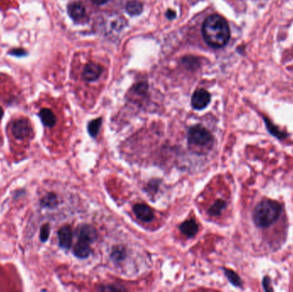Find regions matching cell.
Instances as JSON below:
<instances>
[{"label": "cell", "mask_w": 293, "mask_h": 292, "mask_svg": "<svg viewBox=\"0 0 293 292\" xmlns=\"http://www.w3.org/2000/svg\"><path fill=\"white\" fill-rule=\"evenodd\" d=\"M49 232H50L49 225H44V226L42 227V233H41V238H42V241H46V239L48 238Z\"/></svg>", "instance_id": "cell-20"}, {"label": "cell", "mask_w": 293, "mask_h": 292, "mask_svg": "<svg viewBox=\"0 0 293 292\" xmlns=\"http://www.w3.org/2000/svg\"><path fill=\"white\" fill-rule=\"evenodd\" d=\"M223 270H224L225 275H226V278L228 279L229 281L232 284V286L238 287V288L243 287V281H242L241 278L234 271L228 269V268H223Z\"/></svg>", "instance_id": "cell-16"}, {"label": "cell", "mask_w": 293, "mask_h": 292, "mask_svg": "<svg viewBox=\"0 0 293 292\" xmlns=\"http://www.w3.org/2000/svg\"><path fill=\"white\" fill-rule=\"evenodd\" d=\"M39 115L41 117L43 125L45 127L52 128L56 125L57 119H56L54 113H52V111L48 109V108H43V109L41 110Z\"/></svg>", "instance_id": "cell-13"}, {"label": "cell", "mask_w": 293, "mask_h": 292, "mask_svg": "<svg viewBox=\"0 0 293 292\" xmlns=\"http://www.w3.org/2000/svg\"><path fill=\"white\" fill-rule=\"evenodd\" d=\"M92 1H93V3H95V4H99V5H100V4H103V3H107L108 0H92Z\"/></svg>", "instance_id": "cell-23"}, {"label": "cell", "mask_w": 293, "mask_h": 292, "mask_svg": "<svg viewBox=\"0 0 293 292\" xmlns=\"http://www.w3.org/2000/svg\"><path fill=\"white\" fill-rule=\"evenodd\" d=\"M143 10V5L136 0H130L126 4V11L130 16H138Z\"/></svg>", "instance_id": "cell-15"}, {"label": "cell", "mask_w": 293, "mask_h": 292, "mask_svg": "<svg viewBox=\"0 0 293 292\" xmlns=\"http://www.w3.org/2000/svg\"><path fill=\"white\" fill-rule=\"evenodd\" d=\"M102 125V119H96L91 121L88 125H87V131L89 133V135L92 137H96L99 132H100V128Z\"/></svg>", "instance_id": "cell-18"}, {"label": "cell", "mask_w": 293, "mask_h": 292, "mask_svg": "<svg viewBox=\"0 0 293 292\" xmlns=\"http://www.w3.org/2000/svg\"><path fill=\"white\" fill-rule=\"evenodd\" d=\"M179 229H180L181 232L188 238L195 237L199 230L197 222L195 221L194 219L184 221L183 224H181Z\"/></svg>", "instance_id": "cell-11"}, {"label": "cell", "mask_w": 293, "mask_h": 292, "mask_svg": "<svg viewBox=\"0 0 293 292\" xmlns=\"http://www.w3.org/2000/svg\"><path fill=\"white\" fill-rule=\"evenodd\" d=\"M226 203L223 200H217L211 208L209 209V213L211 216H219L221 214L223 210L226 209Z\"/></svg>", "instance_id": "cell-17"}, {"label": "cell", "mask_w": 293, "mask_h": 292, "mask_svg": "<svg viewBox=\"0 0 293 292\" xmlns=\"http://www.w3.org/2000/svg\"><path fill=\"white\" fill-rule=\"evenodd\" d=\"M211 100L210 93L205 89H198L191 98V106L194 109L203 110L209 106Z\"/></svg>", "instance_id": "cell-5"}, {"label": "cell", "mask_w": 293, "mask_h": 292, "mask_svg": "<svg viewBox=\"0 0 293 292\" xmlns=\"http://www.w3.org/2000/svg\"><path fill=\"white\" fill-rule=\"evenodd\" d=\"M270 278L268 276H265L262 280V286H263V289L266 292H272L273 288L270 287Z\"/></svg>", "instance_id": "cell-21"}, {"label": "cell", "mask_w": 293, "mask_h": 292, "mask_svg": "<svg viewBox=\"0 0 293 292\" xmlns=\"http://www.w3.org/2000/svg\"><path fill=\"white\" fill-rule=\"evenodd\" d=\"M167 17L169 19H173L176 17V13L174 12L173 10H169L167 12Z\"/></svg>", "instance_id": "cell-22"}, {"label": "cell", "mask_w": 293, "mask_h": 292, "mask_svg": "<svg viewBox=\"0 0 293 292\" xmlns=\"http://www.w3.org/2000/svg\"><path fill=\"white\" fill-rule=\"evenodd\" d=\"M111 256L115 262H120L126 257V250L122 246H116L113 248Z\"/></svg>", "instance_id": "cell-19"}, {"label": "cell", "mask_w": 293, "mask_h": 292, "mask_svg": "<svg viewBox=\"0 0 293 292\" xmlns=\"http://www.w3.org/2000/svg\"><path fill=\"white\" fill-rule=\"evenodd\" d=\"M282 206L274 200L266 199L255 206L252 219L258 228H267L280 218Z\"/></svg>", "instance_id": "cell-2"}, {"label": "cell", "mask_w": 293, "mask_h": 292, "mask_svg": "<svg viewBox=\"0 0 293 292\" xmlns=\"http://www.w3.org/2000/svg\"><path fill=\"white\" fill-rule=\"evenodd\" d=\"M188 145L190 149L197 154H205L209 151L213 145V136L205 127L197 125L189 129Z\"/></svg>", "instance_id": "cell-3"}, {"label": "cell", "mask_w": 293, "mask_h": 292, "mask_svg": "<svg viewBox=\"0 0 293 292\" xmlns=\"http://www.w3.org/2000/svg\"><path fill=\"white\" fill-rule=\"evenodd\" d=\"M103 72V67L100 64L90 62L85 65L84 71H83V77L84 80L87 82H94L101 76Z\"/></svg>", "instance_id": "cell-7"}, {"label": "cell", "mask_w": 293, "mask_h": 292, "mask_svg": "<svg viewBox=\"0 0 293 292\" xmlns=\"http://www.w3.org/2000/svg\"><path fill=\"white\" fill-rule=\"evenodd\" d=\"M203 40L213 48H221L228 43L231 31L225 18L219 15L207 17L202 28Z\"/></svg>", "instance_id": "cell-1"}, {"label": "cell", "mask_w": 293, "mask_h": 292, "mask_svg": "<svg viewBox=\"0 0 293 292\" xmlns=\"http://www.w3.org/2000/svg\"><path fill=\"white\" fill-rule=\"evenodd\" d=\"M3 109H2V107H1V106H0V120H1V119H2V118H3Z\"/></svg>", "instance_id": "cell-24"}, {"label": "cell", "mask_w": 293, "mask_h": 292, "mask_svg": "<svg viewBox=\"0 0 293 292\" xmlns=\"http://www.w3.org/2000/svg\"><path fill=\"white\" fill-rule=\"evenodd\" d=\"M58 236L59 246L65 250H69L71 247V244L73 241V232L71 226L70 225L63 226L58 231Z\"/></svg>", "instance_id": "cell-9"}, {"label": "cell", "mask_w": 293, "mask_h": 292, "mask_svg": "<svg viewBox=\"0 0 293 292\" xmlns=\"http://www.w3.org/2000/svg\"><path fill=\"white\" fill-rule=\"evenodd\" d=\"M68 13L74 21H80L86 15V10L82 3L75 2L68 6Z\"/></svg>", "instance_id": "cell-10"}, {"label": "cell", "mask_w": 293, "mask_h": 292, "mask_svg": "<svg viewBox=\"0 0 293 292\" xmlns=\"http://www.w3.org/2000/svg\"><path fill=\"white\" fill-rule=\"evenodd\" d=\"M76 256L81 259H85L90 255L92 253L91 250L90 244L85 243V242L78 241L75 245L74 250H73Z\"/></svg>", "instance_id": "cell-12"}, {"label": "cell", "mask_w": 293, "mask_h": 292, "mask_svg": "<svg viewBox=\"0 0 293 292\" xmlns=\"http://www.w3.org/2000/svg\"><path fill=\"white\" fill-rule=\"evenodd\" d=\"M78 241L85 242L87 244H92L96 241L98 238L96 230L90 225H83L79 226L77 231Z\"/></svg>", "instance_id": "cell-6"}, {"label": "cell", "mask_w": 293, "mask_h": 292, "mask_svg": "<svg viewBox=\"0 0 293 292\" xmlns=\"http://www.w3.org/2000/svg\"><path fill=\"white\" fill-rule=\"evenodd\" d=\"M263 119H264L265 125H266L267 130L270 133L271 135H274V136H275L279 140H284V139L287 138V136H288V134H287L286 132L280 130L278 128L277 126L274 125V124L271 122L270 120L267 119V118H266V117H264Z\"/></svg>", "instance_id": "cell-14"}, {"label": "cell", "mask_w": 293, "mask_h": 292, "mask_svg": "<svg viewBox=\"0 0 293 292\" xmlns=\"http://www.w3.org/2000/svg\"><path fill=\"white\" fill-rule=\"evenodd\" d=\"M133 212L135 216L142 222H150L154 219L155 213L151 208L145 204H135L133 207Z\"/></svg>", "instance_id": "cell-8"}, {"label": "cell", "mask_w": 293, "mask_h": 292, "mask_svg": "<svg viewBox=\"0 0 293 292\" xmlns=\"http://www.w3.org/2000/svg\"><path fill=\"white\" fill-rule=\"evenodd\" d=\"M10 132L13 137L18 141H23L31 137L33 134L32 127L29 120L17 119L11 124Z\"/></svg>", "instance_id": "cell-4"}]
</instances>
